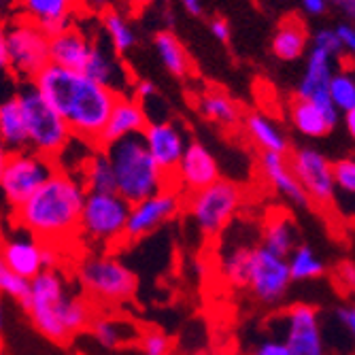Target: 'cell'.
<instances>
[{
	"label": "cell",
	"mask_w": 355,
	"mask_h": 355,
	"mask_svg": "<svg viewBox=\"0 0 355 355\" xmlns=\"http://www.w3.org/2000/svg\"><path fill=\"white\" fill-rule=\"evenodd\" d=\"M209 28H211V35H213L217 41H221V43H228V41H230V24L225 21L223 17L211 19Z\"/></svg>",
	"instance_id": "cell-45"
},
{
	"label": "cell",
	"mask_w": 355,
	"mask_h": 355,
	"mask_svg": "<svg viewBox=\"0 0 355 355\" xmlns=\"http://www.w3.org/2000/svg\"><path fill=\"white\" fill-rule=\"evenodd\" d=\"M253 245H234L221 257V272L234 287H245L247 281V264H249V251Z\"/></svg>",
	"instance_id": "cell-36"
},
{
	"label": "cell",
	"mask_w": 355,
	"mask_h": 355,
	"mask_svg": "<svg viewBox=\"0 0 355 355\" xmlns=\"http://www.w3.org/2000/svg\"><path fill=\"white\" fill-rule=\"evenodd\" d=\"M338 279H340V281L345 279V283H343V285L349 289V292L355 287V266H353V262H351V260H347V262L338 264Z\"/></svg>",
	"instance_id": "cell-46"
},
{
	"label": "cell",
	"mask_w": 355,
	"mask_h": 355,
	"mask_svg": "<svg viewBox=\"0 0 355 355\" xmlns=\"http://www.w3.org/2000/svg\"><path fill=\"white\" fill-rule=\"evenodd\" d=\"M153 45H155L159 60H162V64L171 75L185 77L191 71V62L187 58V51L183 49L181 41L173 35V32H168V30L157 32L153 39Z\"/></svg>",
	"instance_id": "cell-33"
},
{
	"label": "cell",
	"mask_w": 355,
	"mask_h": 355,
	"mask_svg": "<svg viewBox=\"0 0 355 355\" xmlns=\"http://www.w3.org/2000/svg\"><path fill=\"white\" fill-rule=\"evenodd\" d=\"M313 47L326 51L332 58H340L343 51H345L343 45H340V41L334 35V30H319L317 35H315V39H313Z\"/></svg>",
	"instance_id": "cell-41"
},
{
	"label": "cell",
	"mask_w": 355,
	"mask_h": 355,
	"mask_svg": "<svg viewBox=\"0 0 355 355\" xmlns=\"http://www.w3.org/2000/svg\"><path fill=\"white\" fill-rule=\"evenodd\" d=\"M7 155H9V151L5 149L3 143H0V173H3V166H5V162H7Z\"/></svg>",
	"instance_id": "cell-53"
},
{
	"label": "cell",
	"mask_w": 355,
	"mask_h": 355,
	"mask_svg": "<svg viewBox=\"0 0 355 355\" xmlns=\"http://www.w3.org/2000/svg\"><path fill=\"white\" fill-rule=\"evenodd\" d=\"M179 3L189 15H200L202 13V0H179Z\"/></svg>",
	"instance_id": "cell-49"
},
{
	"label": "cell",
	"mask_w": 355,
	"mask_h": 355,
	"mask_svg": "<svg viewBox=\"0 0 355 355\" xmlns=\"http://www.w3.org/2000/svg\"><path fill=\"white\" fill-rule=\"evenodd\" d=\"M89 47L92 39L87 37V32L75 24L69 30L60 32V35L49 37V62L55 64V67L83 71Z\"/></svg>",
	"instance_id": "cell-23"
},
{
	"label": "cell",
	"mask_w": 355,
	"mask_h": 355,
	"mask_svg": "<svg viewBox=\"0 0 355 355\" xmlns=\"http://www.w3.org/2000/svg\"><path fill=\"white\" fill-rule=\"evenodd\" d=\"M15 9L24 19L37 24L47 37L75 26V15L81 11L79 0H17Z\"/></svg>",
	"instance_id": "cell-18"
},
{
	"label": "cell",
	"mask_w": 355,
	"mask_h": 355,
	"mask_svg": "<svg viewBox=\"0 0 355 355\" xmlns=\"http://www.w3.org/2000/svg\"><path fill=\"white\" fill-rule=\"evenodd\" d=\"M298 245L296 225L287 215H275L266 221L262 232V247L279 257H287L289 251Z\"/></svg>",
	"instance_id": "cell-28"
},
{
	"label": "cell",
	"mask_w": 355,
	"mask_h": 355,
	"mask_svg": "<svg viewBox=\"0 0 355 355\" xmlns=\"http://www.w3.org/2000/svg\"><path fill=\"white\" fill-rule=\"evenodd\" d=\"M285 260H287V268H289L292 281H313V279H321L326 275V264L321 262V257L306 243L296 245L292 251H289Z\"/></svg>",
	"instance_id": "cell-34"
},
{
	"label": "cell",
	"mask_w": 355,
	"mask_h": 355,
	"mask_svg": "<svg viewBox=\"0 0 355 355\" xmlns=\"http://www.w3.org/2000/svg\"><path fill=\"white\" fill-rule=\"evenodd\" d=\"M79 7L89 13H103L111 7V0H79Z\"/></svg>",
	"instance_id": "cell-47"
},
{
	"label": "cell",
	"mask_w": 355,
	"mask_h": 355,
	"mask_svg": "<svg viewBox=\"0 0 355 355\" xmlns=\"http://www.w3.org/2000/svg\"><path fill=\"white\" fill-rule=\"evenodd\" d=\"M289 117L296 125V130L309 139H321L326 137L332 128L340 121V113L336 107L326 101V103H313V101H302L296 98L289 107Z\"/></svg>",
	"instance_id": "cell-21"
},
{
	"label": "cell",
	"mask_w": 355,
	"mask_h": 355,
	"mask_svg": "<svg viewBox=\"0 0 355 355\" xmlns=\"http://www.w3.org/2000/svg\"><path fill=\"white\" fill-rule=\"evenodd\" d=\"M17 5V0H0V17H5L9 15Z\"/></svg>",
	"instance_id": "cell-51"
},
{
	"label": "cell",
	"mask_w": 355,
	"mask_h": 355,
	"mask_svg": "<svg viewBox=\"0 0 355 355\" xmlns=\"http://www.w3.org/2000/svg\"><path fill=\"white\" fill-rule=\"evenodd\" d=\"M283 343L292 355H328L315 306L294 304L285 311Z\"/></svg>",
	"instance_id": "cell-14"
},
{
	"label": "cell",
	"mask_w": 355,
	"mask_h": 355,
	"mask_svg": "<svg viewBox=\"0 0 355 355\" xmlns=\"http://www.w3.org/2000/svg\"><path fill=\"white\" fill-rule=\"evenodd\" d=\"M101 15H103V28H105V35L111 43V49L117 55H125L128 51H132L137 45V32H135L130 19L115 9H107Z\"/></svg>",
	"instance_id": "cell-32"
},
{
	"label": "cell",
	"mask_w": 355,
	"mask_h": 355,
	"mask_svg": "<svg viewBox=\"0 0 355 355\" xmlns=\"http://www.w3.org/2000/svg\"><path fill=\"white\" fill-rule=\"evenodd\" d=\"M0 257L5 264L19 275L21 279L30 281L35 279L45 266H43V243L35 236H11L0 245Z\"/></svg>",
	"instance_id": "cell-22"
},
{
	"label": "cell",
	"mask_w": 355,
	"mask_h": 355,
	"mask_svg": "<svg viewBox=\"0 0 355 355\" xmlns=\"http://www.w3.org/2000/svg\"><path fill=\"white\" fill-rule=\"evenodd\" d=\"M334 35H336V39L340 41V45H343L345 51L351 53V51L355 49V30H353L351 24H338V26L334 28Z\"/></svg>",
	"instance_id": "cell-44"
},
{
	"label": "cell",
	"mask_w": 355,
	"mask_h": 355,
	"mask_svg": "<svg viewBox=\"0 0 355 355\" xmlns=\"http://www.w3.org/2000/svg\"><path fill=\"white\" fill-rule=\"evenodd\" d=\"M245 130L251 137V141L262 151H275V153H287V137L279 128L277 121H272L264 113H249L245 117Z\"/></svg>",
	"instance_id": "cell-26"
},
{
	"label": "cell",
	"mask_w": 355,
	"mask_h": 355,
	"mask_svg": "<svg viewBox=\"0 0 355 355\" xmlns=\"http://www.w3.org/2000/svg\"><path fill=\"white\" fill-rule=\"evenodd\" d=\"M15 96L24 113L28 149L55 162V157L60 155L64 145L73 137L71 128L47 105V101L39 94L32 81L19 83Z\"/></svg>",
	"instance_id": "cell-4"
},
{
	"label": "cell",
	"mask_w": 355,
	"mask_h": 355,
	"mask_svg": "<svg viewBox=\"0 0 355 355\" xmlns=\"http://www.w3.org/2000/svg\"><path fill=\"white\" fill-rule=\"evenodd\" d=\"M5 45L11 75L19 81H32L49 64V37L24 17L5 24Z\"/></svg>",
	"instance_id": "cell-8"
},
{
	"label": "cell",
	"mask_w": 355,
	"mask_h": 355,
	"mask_svg": "<svg viewBox=\"0 0 355 355\" xmlns=\"http://www.w3.org/2000/svg\"><path fill=\"white\" fill-rule=\"evenodd\" d=\"M340 117H343V123H345V128H347L349 137H353V135H355V111L340 113Z\"/></svg>",
	"instance_id": "cell-50"
},
{
	"label": "cell",
	"mask_w": 355,
	"mask_h": 355,
	"mask_svg": "<svg viewBox=\"0 0 355 355\" xmlns=\"http://www.w3.org/2000/svg\"><path fill=\"white\" fill-rule=\"evenodd\" d=\"M28 285L30 281L21 279L19 275H15L7 264L5 260L0 257V294L3 296H9L13 300H17L21 304V300L28 296Z\"/></svg>",
	"instance_id": "cell-37"
},
{
	"label": "cell",
	"mask_w": 355,
	"mask_h": 355,
	"mask_svg": "<svg viewBox=\"0 0 355 355\" xmlns=\"http://www.w3.org/2000/svg\"><path fill=\"white\" fill-rule=\"evenodd\" d=\"M47 105L67 121L73 137L98 147V137L117 96L105 85L92 81L81 71L47 67L32 79Z\"/></svg>",
	"instance_id": "cell-1"
},
{
	"label": "cell",
	"mask_w": 355,
	"mask_h": 355,
	"mask_svg": "<svg viewBox=\"0 0 355 355\" xmlns=\"http://www.w3.org/2000/svg\"><path fill=\"white\" fill-rule=\"evenodd\" d=\"M287 260L270 253L262 245H253L249 251L247 264V281L245 287L251 296L266 306H277L285 300L289 287H292Z\"/></svg>",
	"instance_id": "cell-11"
},
{
	"label": "cell",
	"mask_w": 355,
	"mask_h": 355,
	"mask_svg": "<svg viewBox=\"0 0 355 355\" xmlns=\"http://www.w3.org/2000/svg\"><path fill=\"white\" fill-rule=\"evenodd\" d=\"M334 58L328 55L326 51H321L313 47L309 51L306 69L298 85V98L302 101H313V103H326L328 98V83L334 73L332 69Z\"/></svg>",
	"instance_id": "cell-24"
},
{
	"label": "cell",
	"mask_w": 355,
	"mask_h": 355,
	"mask_svg": "<svg viewBox=\"0 0 355 355\" xmlns=\"http://www.w3.org/2000/svg\"><path fill=\"white\" fill-rule=\"evenodd\" d=\"M147 115L143 107L132 98V96H117L113 109L105 121V128L98 137V147H107L109 143H115L119 139L141 135L147 125Z\"/></svg>",
	"instance_id": "cell-20"
},
{
	"label": "cell",
	"mask_w": 355,
	"mask_h": 355,
	"mask_svg": "<svg viewBox=\"0 0 355 355\" xmlns=\"http://www.w3.org/2000/svg\"><path fill=\"white\" fill-rule=\"evenodd\" d=\"M302 7L309 15H321L326 13L328 0H302Z\"/></svg>",
	"instance_id": "cell-48"
},
{
	"label": "cell",
	"mask_w": 355,
	"mask_h": 355,
	"mask_svg": "<svg viewBox=\"0 0 355 355\" xmlns=\"http://www.w3.org/2000/svg\"><path fill=\"white\" fill-rule=\"evenodd\" d=\"M103 149L115 175V191L128 205L175 185L173 179L153 162L141 135L119 139Z\"/></svg>",
	"instance_id": "cell-3"
},
{
	"label": "cell",
	"mask_w": 355,
	"mask_h": 355,
	"mask_svg": "<svg viewBox=\"0 0 355 355\" xmlns=\"http://www.w3.org/2000/svg\"><path fill=\"white\" fill-rule=\"evenodd\" d=\"M332 181H334L336 191H343V193L353 196L355 193V162H353V157H343L332 164Z\"/></svg>",
	"instance_id": "cell-38"
},
{
	"label": "cell",
	"mask_w": 355,
	"mask_h": 355,
	"mask_svg": "<svg viewBox=\"0 0 355 355\" xmlns=\"http://www.w3.org/2000/svg\"><path fill=\"white\" fill-rule=\"evenodd\" d=\"M89 328L94 338L98 340L105 349H119L132 340H139V330L125 319L113 317H92Z\"/></svg>",
	"instance_id": "cell-27"
},
{
	"label": "cell",
	"mask_w": 355,
	"mask_h": 355,
	"mask_svg": "<svg viewBox=\"0 0 355 355\" xmlns=\"http://www.w3.org/2000/svg\"><path fill=\"white\" fill-rule=\"evenodd\" d=\"M306 51V30L298 19H287L279 26L272 39V53L279 60L292 62Z\"/></svg>",
	"instance_id": "cell-30"
},
{
	"label": "cell",
	"mask_w": 355,
	"mask_h": 355,
	"mask_svg": "<svg viewBox=\"0 0 355 355\" xmlns=\"http://www.w3.org/2000/svg\"><path fill=\"white\" fill-rule=\"evenodd\" d=\"M5 83L19 85V81L11 75V69H9V55H7V45H5V24L0 21V103H3L5 98H9V94L3 92Z\"/></svg>",
	"instance_id": "cell-40"
},
{
	"label": "cell",
	"mask_w": 355,
	"mask_h": 355,
	"mask_svg": "<svg viewBox=\"0 0 355 355\" xmlns=\"http://www.w3.org/2000/svg\"><path fill=\"white\" fill-rule=\"evenodd\" d=\"M200 113L217 123V125H223V128H232L241 121V109L239 105L230 98L228 94H223L219 89H209L200 96Z\"/></svg>",
	"instance_id": "cell-29"
},
{
	"label": "cell",
	"mask_w": 355,
	"mask_h": 355,
	"mask_svg": "<svg viewBox=\"0 0 355 355\" xmlns=\"http://www.w3.org/2000/svg\"><path fill=\"white\" fill-rule=\"evenodd\" d=\"M55 162L30 149L13 151L0 173V191L11 209L24 205L55 171Z\"/></svg>",
	"instance_id": "cell-10"
},
{
	"label": "cell",
	"mask_w": 355,
	"mask_h": 355,
	"mask_svg": "<svg viewBox=\"0 0 355 355\" xmlns=\"http://www.w3.org/2000/svg\"><path fill=\"white\" fill-rule=\"evenodd\" d=\"M141 139L149 155L153 157V162L173 179V173L187 147L185 132L175 121H168V119L149 121L145 125V130L141 132Z\"/></svg>",
	"instance_id": "cell-15"
},
{
	"label": "cell",
	"mask_w": 355,
	"mask_h": 355,
	"mask_svg": "<svg viewBox=\"0 0 355 355\" xmlns=\"http://www.w3.org/2000/svg\"><path fill=\"white\" fill-rule=\"evenodd\" d=\"M262 175L268 181V185L283 196L289 205L296 209H311V200L306 196V191L302 189V185L298 183L296 175L292 173V166H289V159L285 157V153H275V151H264L262 159Z\"/></svg>",
	"instance_id": "cell-19"
},
{
	"label": "cell",
	"mask_w": 355,
	"mask_h": 355,
	"mask_svg": "<svg viewBox=\"0 0 355 355\" xmlns=\"http://www.w3.org/2000/svg\"><path fill=\"white\" fill-rule=\"evenodd\" d=\"M183 207V193L177 187H164L162 191L147 196L135 205H130L123 228V239L141 241L159 228L171 223Z\"/></svg>",
	"instance_id": "cell-12"
},
{
	"label": "cell",
	"mask_w": 355,
	"mask_h": 355,
	"mask_svg": "<svg viewBox=\"0 0 355 355\" xmlns=\"http://www.w3.org/2000/svg\"><path fill=\"white\" fill-rule=\"evenodd\" d=\"M5 328V309H3V294H0V334H3Z\"/></svg>",
	"instance_id": "cell-54"
},
{
	"label": "cell",
	"mask_w": 355,
	"mask_h": 355,
	"mask_svg": "<svg viewBox=\"0 0 355 355\" xmlns=\"http://www.w3.org/2000/svg\"><path fill=\"white\" fill-rule=\"evenodd\" d=\"M139 340H141L143 355H171V351H173L171 338L159 330H149V332L141 334Z\"/></svg>",
	"instance_id": "cell-39"
},
{
	"label": "cell",
	"mask_w": 355,
	"mask_h": 355,
	"mask_svg": "<svg viewBox=\"0 0 355 355\" xmlns=\"http://www.w3.org/2000/svg\"><path fill=\"white\" fill-rule=\"evenodd\" d=\"M328 98L338 113L355 111V79L351 71L332 73L328 83Z\"/></svg>",
	"instance_id": "cell-35"
},
{
	"label": "cell",
	"mask_w": 355,
	"mask_h": 355,
	"mask_svg": "<svg viewBox=\"0 0 355 355\" xmlns=\"http://www.w3.org/2000/svg\"><path fill=\"white\" fill-rule=\"evenodd\" d=\"M334 315H336L338 324L349 332V336H353L355 334V306L353 304H340V306H336Z\"/></svg>",
	"instance_id": "cell-43"
},
{
	"label": "cell",
	"mask_w": 355,
	"mask_h": 355,
	"mask_svg": "<svg viewBox=\"0 0 355 355\" xmlns=\"http://www.w3.org/2000/svg\"><path fill=\"white\" fill-rule=\"evenodd\" d=\"M128 3H130V7H132L135 11H141V9H145L147 5H151L153 0H128Z\"/></svg>",
	"instance_id": "cell-52"
},
{
	"label": "cell",
	"mask_w": 355,
	"mask_h": 355,
	"mask_svg": "<svg viewBox=\"0 0 355 355\" xmlns=\"http://www.w3.org/2000/svg\"><path fill=\"white\" fill-rule=\"evenodd\" d=\"M128 205L117 191H87L81 219L79 234L96 245H109L123 236Z\"/></svg>",
	"instance_id": "cell-9"
},
{
	"label": "cell",
	"mask_w": 355,
	"mask_h": 355,
	"mask_svg": "<svg viewBox=\"0 0 355 355\" xmlns=\"http://www.w3.org/2000/svg\"><path fill=\"white\" fill-rule=\"evenodd\" d=\"M219 179V166L202 143H189L173 173V183L181 193H193Z\"/></svg>",
	"instance_id": "cell-17"
},
{
	"label": "cell",
	"mask_w": 355,
	"mask_h": 355,
	"mask_svg": "<svg viewBox=\"0 0 355 355\" xmlns=\"http://www.w3.org/2000/svg\"><path fill=\"white\" fill-rule=\"evenodd\" d=\"M185 205L200 234L213 239L228 230V225L236 217L243 205V189L236 183L219 177L215 183L187 193Z\"/></svg>",
	"instance_id": "cell-6"
},
{
	"label": "cell",
	"mask_w": 355,
	"mask_h": 355,
	"mask_svg": "<svg viewBox=\"0 0 355 355\" xmlns=\"http://www.w3.org/2000/svg\"><path fill=\"white\" fill-rule=\"evenodd\" d=\"M289 166L306 191L311 205L330 207L334 202L336 187L332 181V162L326 157V153L313 147H302L292 155Z\"/></svg>",
	"instance_id": "cell-13"
},
{
	"label": "cell",
	"mask_w": 355,
	"mask_h": 355,
	"mask_svg": "<svg viewBox=\"0 0 355 355\" xmlns=\"http://www.w3.org/2000/svg\"><path fill=\"white\" fill-rule=\"evenodd\" d=\"M81 73L87 75L92 81L111 89L115 96H130L132 92L135 81L130 73H128L125 67L119 62L117 53L109 49L105 43H101L98 39H92L89 55L85 60V67Z\"/></svg>",
	"instance_id": "cell-16"
},
{
	"label": "cell",
	"mask_w": 355,
	"mask_h": 355,
	"mask_svg": "<svg viewBox=\"0 0 355 355\" xmlns=\"http://www.w3.org/2000/svg\"><path fill=\"white\" fill-rule=\"evenodd\" d=\"M85 196L87 189L79 177L71 171L55 168L53 175L24 205L13 209V213L28 234L41 243L53 245L79 234Z\"/></svg>",
	"instance_id": "cell-2"
},
{
	"label": "cell",
	"mask_w": 355,
	"mask_h": 355,
	"mask_svg": "<svg viewBox=\"0 0 355 355\" xmlns=\"http://www.w3.org/2000/svg\"><path fill=\"white\" fill-rule=\"evenodd\" d=\"M77 279L92 300L107 304L130 300L139 287L137 275L111 255H87L77 268Z\"/></svg>",
	"instance_id": "cell-7"
},
{
	"label": "cell",
	"mask_w": 355,
	"mask_h": 355,
	"mask_svg": "<svg viewBox=\"0 0 355 355\" xmlns=\"http://www.w3.org/2000/svg\"><path fill=\"white\" fill-rule=\"evenodd\" d=\"M249 355H292L289 349L285 347L283 340H277V338H268V340H262L257 343Z\"/></svg>",
	"instance_id": "cell-42"
},
{
	"label": "cell",
	"mask_w": 355,
	"mask_h": 355,
	"mask_svg": "<svg viewBox=\"0 0 355 355\" xmlns=\"http://www.w3.org/2000/svg\"><path fill=\"white\" fill-rule=\"evenodd\" d=\"M67 283L55 268H43L30 279L28 296L21 300L32 326L53 343H67L71 334L62 324V306L67 302Z\"/></svg>",
	"instance_id": "cell-5"
},
{
	"label": "cell",
	"mask_w": 355,
	"mask_h": 355,
	"mask_svg": "<svg viewBox=\"0 0 355 355\" xmlns=\"http://www.w3.org/2000/svg\"><path fill=\"white\" fill-rule=\"evenodd\" d=\"M0 143L5 145L9 153L28 149L24 113L15 94L0 103Z\"/></svg>",
	"instance_id": "cell-25"
},
{
	"label": "cell",
	"mask_w": 355,
	"mask_h": 355,
	"mask_svg": "<svg viewBox=\"0 0 355 355\" xmlns=\"http://www.w3.org/2000/svg\"><path fill=\"white\" fill-rule=\"evenodd\" d=\"M87 191H115V175L103 147H96L83 162V173L79 177Z\"/></svg>",
	"instance_id": "cell-31"
}]
</instances>
